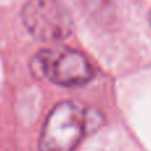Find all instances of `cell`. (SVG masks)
<instances>
[{
  "label": "cell",
  "instance_id": "3957f363",
  "mask_svg": "<svg viewBox=\"0 0 151 151\" xmlns=\"http://www.w3.org/2000/svg\"><path fill=\"white\" fill-rule=\"evenodd\" d=\"M21 19L32 36L47 42L68 39L74 29L73 17L60 0H29Z\"/></svg>",
  "mask_w": 151,
  "mask_h": 151
},
{
  "label": "cell",
  "instance_id": "6da1fadb",
  "mask_svg": "<svg viewBox=\"0 0 151 151\" xmlns=\"http://www.w3.org/2000/svg\"><path fill=\"white\" fill-rule=\"evenodd\" d=\"M102 123L97 110L74 101L57 104L48 114L39 139V151H74Z\"/></svg>",
  "mask_w": 151,
  "mask_h": 151
},
{
  "label": "cell",
  "instance_id": "7a4b0ae2",
  "mask_svg": "<svg viewBox=\"0 0 151 151\" xmlns=\"http://www.w3.org/2000/svg\"><path fill=\"white\" fill-rule=\"evenodd\" d=\"M32 72L61 86L85 85L93 77V68L85 55L66 47L48 48L32 60Z\"/></svg>",
  "mask_w": 151,
  "mask_h": 151
}]
</instances>
